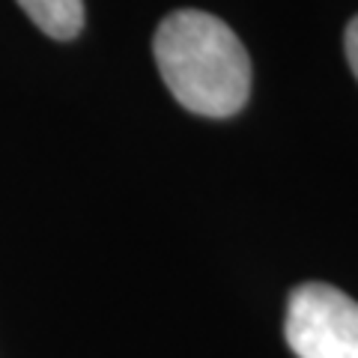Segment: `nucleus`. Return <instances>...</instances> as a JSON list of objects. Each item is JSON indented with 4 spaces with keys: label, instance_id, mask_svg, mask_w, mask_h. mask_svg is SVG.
<instances>
[{
    "label": "nucleus",
    "instance_id": "2",
    "mask_svg": "<svg viewBox=\"0 0 358 358\" xmlns=\"http://www.w3.org/2000/svg\"><path fill=\"white\" fill-rule=\"evenodd\" d=\"M284 338L296 358H358V301L331 284L289 293Z\"/></svg>",
    "mask_w": 358,
    "mask_h": 358
},
{
    "label": "nucleus",
    "instance_id": "4",
    "mask_svg": "<svg viewBox=\"0 0 358 358\" xmlns=\"http://www.w3.org/2000/svg\"><path fill=\"white\" fill-rule=\"evenodd\" d=\"M343 51H346V60H350L352 72L358 78V15L346 24V33H343Z\"/></svg>",
    "mask_w": 358,
    "mask_h": 358
},
{
    "label": "nucleus",
    "instance_id": "1",
    "mask_svg": "<svg viewBox=\"0 0 358 358\" xmlns=\"http://www.w3.org/2000/svg\"><path fill=\"white\" fill-rule=\"evenodd\" d=\"M152 54L171 96L192 114L224 120L248 102L251 57L221 18L176 9L155 30Z\"/></svg>",
    "mask_w": 358,
    "mask_h": 358
},
{
    "label": "nucleus",
    "instance_id": "3",
    "mask_svg": "<svg viewBox=\"0 0 358 358\" xmlns=\"http://www.w3.org/2000/svg\"><path fill=\"white\" fill-rule=\"evenodd\" d=\"M30 21L51 39H75L84 30V0H18Z\"/></svg>",
    "mask_w": 358,
    "mask_h": 358
}]
</instances>
